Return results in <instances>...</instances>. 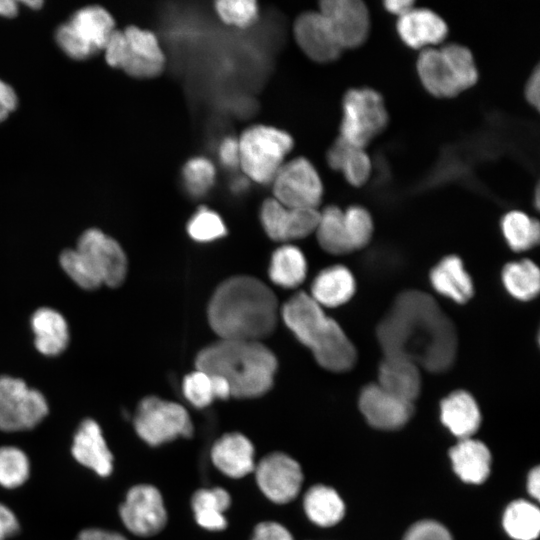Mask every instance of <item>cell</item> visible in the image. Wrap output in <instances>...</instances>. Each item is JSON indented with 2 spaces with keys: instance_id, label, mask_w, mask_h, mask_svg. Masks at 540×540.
Wrapping results in <instances>:
<instances>
[{
  "instance_id": "6da1fadb",
  "label": "cell",
  "mask_w": 540,
  "mask_h": 540,
  "mask_svg": "<svg viewBox=\"0 0 540 540\" xmlns=\"http://www.w3.org/2000/svg\"><path fill=\"white\" fill-rule=\"evenodd\" d=\"M384 356L406 358L430 372L449 369L457 353L452 321L428 294L410 290L398 295L377 327Z\"/></svg>"
},
{
  "instance_id": "7a4b0ae2",
  "label": "cell",
  "mask_w": 540,
  "mask_h": 540,
  "mask_svg": "<svg viewBox=\"0 0 540 540\" xmlns=\"http://www.w3.org/2000/svg\"><path fill=\"white\" fill-rule=\"evenodd\" d=\"M207 315L220 339L260 341L276 327L278 302L273 291L261 280L239 275L217 287Z\"/></svg>"
},
{
  "instance_id": "3957f363",
  "label": "cell",
  "mask_w": 540,
  "mask_h": 540,
  "mask_svg": "<svg viewBox=\"0 0 540 540\" xmlns=\"http://www.w3.org/2000/svg\"><path fill=\"white\" fill-rule=\"evenodd\" d=\"M195 365L224 378L231 396L254 398L273 385L277 359L260 341L220 339L198 353Z\"/></svg>"
},
{
  "instance_id": "277c9868",
  "label": "cell",
  "mask_w": 540,
  "mask_h": 540,
  "mask_svg": "<svg viewBox=\"0 0 540 540\" xmlns=\"http://www.w3.org/2000/svg\"><path fill=\"white\" fill-rule=\"evenodd\" d=\"M281 316L321 367L332 372H345L354 366L357 352L353 343L309 294L298 292L292 296L282 307Z\"/></svg>"
},
{
  "instance_id": "5b68a950",
  "label": "cell",
  "mask_w": 540,
  "mask_h": 540,
  "mask_svg": "<svg viewBox=\"0 0 540 540\" xmlns=\"http://www.w3.org/2000/svg\"><path fill=\"white\" fill-rule=\"evenodd\" d=\"M66 274L81 288L119 286L127 273V258L120 244L99 229L86 230L75 249L60 255Z\"/></svg>"
},
{
  "instance_id": "8992f818",
  "label": "cell",
  "mask_w": 540,
  "mask_h": 540,
  "mask_svg": "<svg viewBox=\"0 0 540 540\" xmlns=\"http://www.w3.org/2000/svg\"><path fill=\"white\" fill-rule=\"evenodd\" d=\"M103 51L110 66L136 78L157 76L165 63L157 37L151 31L136 26L115 29Z\"/></svg>"
},
{
  "instance_id": "52a82bcc",
  "label": "cell",
  "mask_w": 540,
  "mask_h": 540,
  "mask_svg": "<svg viewBox=\"0 0 540 540\" xmlns=\"http://www.w3.org/2000/svg\"><path fill=\"white\" fill-rule=\"evenodd\" d=\"M239 166L257 183L272 182L293 146L289 134L274 127L256 125L238 139Z\"/></svg>"
},
{
  "instance_id": "ba28073f",
  "label": "cell",
  "mask_w": 540,
  "mask_h": 540,
  "mask_svg": "<svg viewBox=\"0 0 540 540\" xmlns=\"http://www.w3.org/2000/svg\"><path fill=\"white\" fill-rule=\"evenodd\" d=\"M114 30L111 14L101 6L90 5L77 10L59 26L56 41L66 55L84 60L104 50Z\"/></svg>"
},
{
  "instance_id": "9c48e42d",
  "label": "cell",
  "mask_w": 540,
  "mask_h": 540,
  "mask_svg": "<svg viewBox=\"0 0 540 540\" xmlns=\"http://www.w3.org/2000/svg\"><path fill=\"white\" fill-rule=\"evenodd\" d=\"M340 136L348 144L365 148L388 124V112L380 93L371 88H354L342 101Z\"/></svg>"
},
{
  "instance_id": "30bf717a",
  "label": "cell",
  "mask_w": 540,
  "mask_h": 540,
  "mask_svg": "<svg viewBox=\"0 0 540 540\" xmlns=\"http://www.w3.org/2000/svg\"><path fill=\"white\" fill-rule=\"evenodd\" d=\"M133 423L138 436L151 446L193 434L192 421L186 409L156 396H148L140 401Z\"/></svg>"
},
{
  "instance_id": "8fae6325",
  "label": "cell",
  "mask_w": 540,
  "mask_h": 540,
  "mask_svg": "<svg viewBox=\"0 0 540 540\" xmlns=\"http://www.w3.org/2000/svg\"><path fill=\"white\" fill-rule=\"evenodd\" d=\"M45 397L18 378L0 376V430L32 429L48 414Z\"/></svg>"
},
{
  "instance_id": "7c38bea8",
  "label": "cell",
  "mask_w": 540,
  "mask_h": 540,
  "mask_svg": "<svg viewBox=\"0 0 540 540\" xmlns=\"http://www.w3.org/2000/svg\"><path fill=\"white\" fill-rule=\"evenodd\" d=\"M274 199L289 208H317L323 185L314 166L305 158L284 163L272 180Z\"/></svg>"
},
{
  "instance_id": "4fadbf2b",
  "label": "cell",
  "mask_w": 540,
  "mask_h": 540,
  "mask_svg": "<svg viewBox=\"0 0 540 540\" xmlns=\"http://www.w3.org/2000/svg\"><path fill=\"white\" fill-rule=\"evenodd\" d=\"M119 515L125 527L133 534L150 537L166 525L167 512L159 490L148 484L129 489L125 501L119 507Z\"/></svg>"
},
{
  "instance_id": "5bb4252c",
  "label": "cell",
  "mask_w": 540,
  "mask_h": 540,
  "mask_svg": "<svg viewBox=\"0 0 540 540\" xmlns=\"http://www.w3.org/2000/svg\"><path fill=\"white\" fill-rule=\"evenodd\" d=\"M254 471L260 490L277 504H286L296 498L303 482L299 463L281 452L266 455Z\"/></svg>"
},
{
  "instance_id": "9a60e30c",
  "label": "cell",
  "mask_w": 540,
  "mask_h": 540,
  "mask_svg": "<svg viewBox=\"0 0 540 540\" xmlns=\"http://www.w3.org/2000/svg\"><path fill=\"white\" fill-rule=\"evenodd\" d=\"M319 12L343 49L357 48L367 39L370 31V15L360 0H324Z\"/></svg>"
},
{
  "instance_id": "2e32d148",
  "label": "cell",
  "mask_w": 540,
  "mask_h": 540,
  "mask_svg": "<svg viewBox=\"0 0 540 540\" xmlns=\"http://www.w3.org/2000/svg\"><path fill=\"white\" fill-rule=\"evenodd\" d=\"M319 216L317 208H289L274 198L266 199L260 211L266 234L281 242L305 238L315 232Z\"/></svg>"
},
{
  "instance_id": "e0dca14e",
  "label": "cell",
  "mask_w": 540,
  "mask_h": 540,
  "mask_svg": "<svg viewBox=\"0 0 540 540\" xmlns=\"http://www.w3.org/2000/svg\"><path fill=\"white\" fill-rule=\"evenodd\" d=\"M359 408L368 423L379 429H396L411 417L413 405L380 387L377 383L364 387Z\"/></svg>"
},
{
  "instance_id": "ac0fdd59",
  "label": "cell",
  "mask_w": 540,
  "mask_h": 540,
  "mask_svg": "<svg viewBox=\"0 0 540 540\" xmlns=\"http://www.w3.org/2000/svg\"><path fill=\"white\" fill-rule=\"evenodd\" d=\"M294 36L301 50L316 62H331L341 54L342 48L319 11L298 16L294 23Z\"/></svg>"
},
{
  "instance_id": "d6986e66",
  "label": "cell",
  "mask_w": 540,
  "mask_h": 540,
  "mask_svg": "<svg viewBox=\"0 0 540 540\" xmlns=\"http://www.w3.org/2000/svg\"><path fill=\"white\" fill-rule=\"evenodd\" d=\"M396 29L408 47L421 50L441 43L448 34L446 22L428 8L414 7L398 17Z\"/></svg>"
},
{
  "instance_id": "ffe728a7",
  "label": "cell",
  "mask_w": 540,
  "mask_h": 540,
  "mask_svg": "<svg viewBox=\"0 0 540 540\" xmlns=\"http://www.w3.org/2000/svg\"><path fill=\"white\" fill-rule=\"evenodd\" d=\"M71 453L77 462L99 476L107 477L113 470V455L100 426L93 419H85L80 423L73 437Z\"/></svg>"
},
{
  "instance_id": "44dd1931",
  "label": "cell",
  "mask_w": 540,
  "mask_h": 540,
  "mask_svg": "<svg viewBox=\"0 0 540 540\" xmlns=\"http://www.w3.org/2000/svg\"><path fill=\"white\" fill-rule=\"evenodd\" d=\"M213 464L231 478H241L255 469L254 447L240 433H228L219 438L211 449Z\"/></svg>"
},
{
  "instance_id": "7402d4cb",
  "label": "cell",
  "mask_w": 540,
  "mask_h": 540,
  "mask_svg": "<svg viewBox=\"0 0 540 540\" xmlns=\"http://www.w3.org/2000/svg\"><path fill=\"white\" fill-rule=\"evenodd\" d=\"M377 384L387 392L412 403L421 389L419 367L406 358L384 356L378 369Z\"/></svg>"
},
{
  "instance_id": "603a6c76",
  "label": "cell",
  "mask_w": 540,
  "mask_h": 540,
  "mask_svg": "<svg viewBox=\"0 0 540 540\" xmlns=\"http://www.w3.org/2000/svg\"><path fill=\"white\" fill-rule=\"evenodd\" d=\"M416 67L422 85L433 96L451 98L461 92L440 48L421 50Z\"/></svg>"
},
{
  "instance_id": "cb8c5ba5",
  "label": "cell",
  "mask_w": 540,
  "mask_h": 540,
  "mask_svg": "<svg viewBox=\"0 0 540 540\" xmlns=\"http://www.w3.org/2000/svg\"><path fill=\"white\" fill-rule=\"evenodd\" d=\"M442 423L460 439L470 438L478 429L481 415L475 399L466 391H455L441 401Z\"/></svg>"
},
{
  "instance_id": "d4e9b609",
  "label": "cell",
  "mask_w": 540,
  "mask_h": 540,
  "mask_svg": "<svg viewBox=\"0 0 540 540\" xmlns=\"http://www.w3.org/2000/svg\"><path fill=\"white\" fill-rule=\"evenodd\" d=\"M435 291L458 304L466 303L474 294L471 277L461 259L450 255L438 262L430 272Z\"/></svg>"
},
{
  "instance_id": "484cf974",
  "label": "cell",
  "mask_w": 540,
  "mask_h": 540,
  "mask_svg": "<svg viewBox=\"0 0 540 540\" xmlns=\"http://www.w3.org/2000/svg\"><path fill=\"white\" fill-rule=\"evenodd\" d=\"M355 288V279L350 270L335 265L322 270L315 277L309 295L321 307H337L350 300Z\"/></svg>"
},
{
  "instance_id": "4316f807",
  "label": "cell",
  "mask_w": 540,
  "mask_h": 540,
  "mask_svg": "<svg viewBox=\"0 0 540 540\" xmlns=\"http://www.w3.org/2000/svg\"><path fill=\"white\" fill-rule=\"evenodd\" d=\"M450 458L455 472L465 482L482 483L490 473V452L480 441L461 439L451 448Z\"/></svg>"
},
{
  "instance_id": "83f0119b",
  "label": "cell",
  "mask_w": 540,
  "mask_h": 540,
  "mask_svg": "<svg viewBox=\"0 0 540 540\" xmlns=\"http://www.w3.org/2000/svg\"><path fill=\"white\" fill-rule=\"evenodd\" d=\"M37 350L47 356L62 353L69 343V329L65 318L51 308L36 310L31 318Z\"/></svg>"
},
{
  "instance_id": "f1b7e54d",
  "label": "cell",
  "mask_w": 540,
  "mask_h": 540,
  "mask_svg": "<svg viewBox=\"0 0 540 540\" xmlns=\"http://www.w3.org/2000/svg\"><path fill=\"white\" fill-rule=\"evenodd\" d=\"M191 503L195 520L201 527L211 531L226 528L227 521L223 513L231 503L226 490L221 487L200 489L194 493Z\"/></svg>"
},
{
  "instance_id": "f546056e",
  "label": "cell",
  "mask_w": 540,
  "mask_h": 540,
  "mask_svg": "<svg viewBox=\"0 0 540 540\" xmlns=\"http://www.w3.org/2000/svg\"><path fill=\"white\" fill-rule=\"evenodd\" d=\"M307 262L296 246L285 244L274 251L269 266L271 281L283 288H295L305 279Z\"/></svg>"
},
{
  "instance_id": "4dcf8cb0",
  "label": "cell",
  "mask_w": 540,
  "mask_h": 540,
  "mask_svg": "<svg viewBox=\"0 0 540 540\" xmlns=\"http://www.w3.org/2000/svg\"><path fill=\"white\" fill-rule=\"evenodd\" d=\"M182 390L188 402L197 408H205L215 399L225 400L231 396L224 378L199 369L185 376Z\"/></svg>"
},
{
  "instance_id": "1f68e13d",
  "label": "cell",
  "mask_w": 540,
  "mask_h": 540,
  "mask_svg": "<svg viewBox=\"0 0 540 540\" xmlns=\"http://www.w3.org/2000/svg\"><path fill=\"white\" fill-rule=\"evenodd\" d=\"M303 505L308 518L322 527L338 523L345 511L344 503L337 492L324 485L311 487L304 496Z\"/></svg>"
},
{
  "instance_id": "d6a6232c",
  "label": "cell",
  "mask_w": 540,
  "mask_h": 540,
  "mask_svg": "<svg viewBox=\"0 0 540 540\" xmlns=\"http://www.w3.org/2000/svg\"><path fill=\"white\" fill-rule=\"evenodd\" d=\"M502 282L511 296L528 301L539 293L540 272L531 260L510 262L503 268Z\"/></svg>"
},
{
  "instance_id": "836d02e7",
  "label": "cell",
  "mask_w": 540,
  "mask_h": 540,
  "mask_svg": "<svg viewBox=\"0 0 540 540\" xmlns=\"http://www.w3.org/2000/svg\"><path fill=\"white\" fill-rule=\"evenodd\" d=\"M315 233L321 248L328 253L342 255L352 251L343 211L336 206H327L320 212Z\"/></svg>"
},
{
  "instance_id": "e575fe53",
  "label": "cell",
  "mask_w": 540,
  "mask_h": 540,
  "mask_svg": "<svg viewBox=\"0 0 540 540\" xmlns=\"http://www.w3.org/2000/svg\"><path fill=\"white\" fill-rule=\"evenodd\" d=\"M501 228L505 240L514 251L528 250L539 242V222L522 211L506 213L502 218Z\"/></svg>"
},
{
  "instance_id": "d590c367",
  "label": "cell",
  "mask_w": 540,
  "mask_h": 540,
  "mask_svg": "<svg viewBox=\"0 0 540 540\" xmlns=\"http://www.w3.org/2000/svg\"><path fill=\"white\" fill-rule=\"evenodd\" d=\"M503 525L506 532L516 540H534L540 530L539 509L530 502L515 501L505 510Z\"/></svg>"
},
{
  "instance_id": "8d00e7d4",
  "label": "cell",
  "mask_w": 540,
  "mask_h": 540,
  "mask_svg": "<svg viewBox=\"0 0 540 540\" xmlns=\"http://www.w3.org/2000/svg\"><path fill=\"white\" fill-rule=\"evenodd\" d=\"M440 49L453 72L461 92L473 87L478 80V69L471 51L467 47L456 43L446 44Z\"/></svg>"
},
{
  "instance_id": "74e56055",
  "label": "cell",
  "mask_w": 540,
  "mask_h": 540,
  "mask_svg": "<svg viewBox=\"0 0 540 540\" xmlns=\"http://www.w3.org/2000/svg\"><path fill=\"white\" fill-rule=\"evenodd\" d=\"M30 464L27 455L19 448L0 447V485L17 488L29 478Z\"/></svg>"
},
{
  "instance_id": "f35d334b",
  "label": "cell",
  "mask_w": 540,
  "mask_h": 540,
  "mask_svg": "<svg viewBox=\"0 0 540 540\" xmlns=\"http://www.w3.org/2000/svg\"><path fill=\"white\" fill-rule=\"evenodd\" d=\"M182 177L187 191L194 197H200L212 187L215 167L206 157H194L184 165Z\"/></svg>"
},
{
  "instance_id": "ab89813d",
  "label": "cell",
  "mask_w": 540,
  "mask_h": 540,
  "mask_svg": "<svg viewBox=\"0 0 540 540\" xmlns=\"http://www.w3.org/2000/svg\"><path fill=\"white\" fill-rule=\"evenodd\" d=\"M189 236L197 242H211L226 235L225 224L215 211L206 207L200 208L187 225Z\"/></svg>"
},
{
  "instance_id": "60d3db41",
  "label": "cell",
  "mask_w": 540,
  "mask_h": 540,
  "mask_svg": "<svg viewBox=\"0 0 540 540\" xmlns=\"http://www.w3.org/2000/svg\"><path fill=\"white\" fill-rule=\"evenodd\" d=\"M344 224L352 251L365 247L373 234V220L366 208L350 206L345 211Z\"/></svg>"
},
{
  "instance_id": "b9f144b4",
  "label": "cell",
  "mask_w": 540,
  "mask_h": 540,
  "mask_svg": "<svg viewBox=\"0 0 540 540\" xmlns=\"http://www.w3.org/2000/svg\"><path fill=\"white\" fill-rule=\"evenodd\" d=\"M220 19L239 28L250 26L257 18L258 7L253 0H220L215 3Z\"/></svg>"
},
{
  "instance_id": "7bdbcfd3",
  "label": "cell",
  "mask_w": 540,
  "mask_h": 540,
  "mask_svg": "<svg viewBox=\"0 0 540 540\" xmlns=\"http://www.w3.org/2000/svg\"><path fill=\"white\" fill-rule=\"evenodd\" d=\"M372 164L370 157L363 148L350 146L347 150L339 171L347 182L355 187L364 185L370 177Z\"/></svg>"
},
{
  "instance_id": "ee69618b",
  "label": "cell",
  "mask_w": 540,
  "mask_h": 540,
  "mask_svg": "<svg viewBox=\"0 0 540 540\" xmlns=\"http://www.w3.org/2000/svg\"><path fill=\"white\" fill-rule=\"evenodd\" d=\"M404 540H452L448 530L438 522L425 520L414 524Z\"/></svg>"
},
{
  "instance_id": "f6af8a7d",
  "label": "cell",
  "mask_w": 540,
  "mask_h": 540,
  "mask_svg": "<svg viewBox=\"0 0 540 540\" xmlns=\"http://www.w3.org/2000/svg\"><path fill=\"white\" fill-rule=\"evenodd\" d=\"M252 540H294L292 534L281 524L266 521L259 523L253 532Z\"/></svg>"
},
{
  "instance_id": "bcb514c9",
  "label": "cell",
  "mask_w": 540,
  "mask_h": 540,
  "mask_svg": "<svg viewBox=\"0 0 540 540\" xmlns=\"http://www.w3.org/2000/svg\"><path fill=\"white\" fill-rule=\"evenodd\" d=\"M219 159L227 168L239 166V143L233 137L224 138L219 145Z\"/></svg>"
},
{
  "instance_id": "7dc6e473",
  "label": "cell",
  "mask_w": 540,
  "mask_h": 540,
  "mask_svg": "<svg viewBox=\"0 0 540 540\" xmlns=\"http://www.w3.org/2000/svg\"><path fill=\"white\" fill-rule=\"evenodd\" d=\"M19 531L20 525L13 511L0 503V540L13 537Z\"/></svg>"
},
{
  "instance_id": "c3c4849f",
  "label": "cell",
  "mask_w": 540,
  "mask_h": 540,
  "mask_svg": "<svg viewBox=\"0 0 540 540\" xmlns=\"http://www.w3.org/2000/svg\"><path fill=\"white\" fill-rule=\"evenodd\" d=\"M17 103V95L14 89L0 79V122L15 110Z\"/></svg>"
},
{
  "instance_id": "681fc988",
  "label": "cell",
  "mask_w": 540,
  "mask_h": 540,
  "mask_svg": "<svg viewBox=\"0 0 540 540\" xmlns=\"http://www.w3.org/2000/svg\"><path fill=\"white\" fill-rule=\"evenodd\" d=\"M540 71L539 67L537 66L534 71L531 73L530 77L528 78L525 89H524V95L527 100V102L535 107L536 109L539 108L540 103Z\"/></svg>"
},
{
  "instance_id": "f907efd6",
  "label": "cell",
  "mask_w": 540,
  "mask_h": 540,
  "mask_svg": "<svg viewBox=\"0 0 540 540\" xmlns=\"http://www.w3.org/2000/svg\"><path fill=\"white\" fill-rule=\"evenodd\" d=\"M76 540H128L122 534L97 528L82 530Z\"/></svg>"
},
{
  "instance_id": "816d5d0a",
  "label": "cell",
  "mask_w": 540,
  "mask_h": 540,
  "mask_svg": "<svg viewBox=\"0 0 540 540\" xmlns=\"http://www.w3.org/2000/svg\"><path fill=\"white\" fill-rule=\"evenodd\" d=\"M384 8L391 14L400 17L414 8V2L409 0H387Z\"/></svg>"
},
{
  "instance_id": "f5cc1de1",
  "label": "cell",
  "mask_w": 540,
  "mask_h": 540,
  "mask_svg": "<svg viewBox=\"0 0 540 540\" xmlns=\"http://www.w3.org/2000/svg\"><path fill=\"white\" fill-rule=\"evenodd\" d=\"M527 489L530 495L539 499L540 495V470L538 467H535L531 470L527 480Z\"/></svg>"
},
{
  "instance_id": "db71d44e",
  "label": "cell",
  "mask_w": 540,
  "mask_h": 540,
  "mask_svg": "<svg viewBox=\"0 0 540 540\" xmlns=\"http://www.w3.org/2000/svg\"><path fill=\"white\" fill-rule=\"evenodd\" d=\"M18 13L17 2L12 0H0V15L14 17Z\"/></svg>"
},
{
  "instance_id": "11a10c76",
  "label": "cell",
  "mask_w": 540,
  "mask_h": 540,
  "mask_svg": "<svg viewBox=\"0 0 540 540\" xmlns=\"http://www.w3.org/2000/svg\"><path fill=\"white\" fill-rule=\"evenodd\" d=\"M22 3L33 9L40 8L43 5V2L39 0L22 1Z\"/></svg>"
}]
</instances>
